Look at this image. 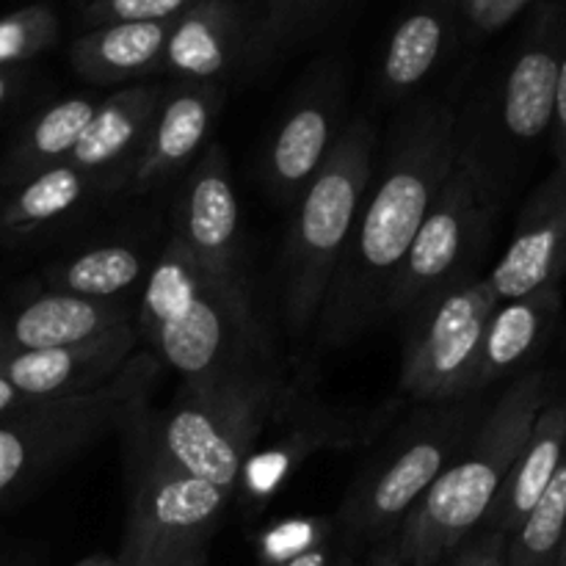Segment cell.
<instances>
[{
	"label": "cell",
	"instance_id": "16",
	"mask_svg": "<svg viewBox=\"0 0 566 566\" xmlns=\"http://www.w3.org/2000/svg\"><path fill=\"white\" fill-rule=\"evenodd\" d=\"M566 274V169L553 171L520 210L506 252L486 274L501 302L558 285Z\"/></svg>",
	"mask_w": 566,
	"mask_h": 566
},
{
	"label": "cell",
	"instance_id": "17",
	"mask_svg": "<svg viewBox=\"0 0 566 566\" xmlns=\"http://www.w3.org/2000/svg\"><path fill=\"white\" fill-rule=\"evenodd\" d=\"M136 343V326L130 324L70 348L14 352L0 346V376L31 401L83 396L108 385L133 359Z\"/></svg>",
	"mask_w": 566,
	"mask_h": 566
},
{
	"label": "cell",
	"instance_id": "34",
	"mask_svg": "<svg viewBox=\"0 0 566 566\" xmlns=\"http://www.w3.org/2000/svg\"><path fill=\"white\" fill-rule=\"evenodd\" d=\"M506 542L509 536L497 531H484L479 539L470 542L453 566H506Z\"/></svg>",
	"mask_w": 566,
	"mask_h": 566
},
{
	"label": "cell",
	"instance_id": "41",
	"mask_svg": "<svg viewBox=\"0 0 566 566\" xmlns=\"http://www.w3.org/2000/svg\"><path fill=\"white\" fill-rule=\"evenodd\" d=\"M72 566H116V558L103 556V553H94V556L81 558V562H75Z\"/></svg>",
	"mask_w": 566,
	"mask_h": 566
},
{
	"label": "cell",
	"instance_id": "40",
	"mask_svg": "<svg viewBox=\"0 0 566 566\" xmlns=\"http://www.w3.org/2000/svg\"><path fill=\"white\" fill-rule=\"evenodd\" d=\"M368 566H407V564L396 556V551H379L374 558H370Z\"/></svg>",
	"mask_w": 566,
	"mask_h": 566
},
{
	"label": "cell",
	"instance_id": "37",
	"mask_svg": "<svg viewBox=\"0 0 566 566\" xmlns=\"http://www.w3.org/2000/svg\"><path fill=\"white\" fill-rule=\"evenodd\" d=\"M25 88V70H0V111L14 103L17 94Z\"/></svg>",
	"mask_w": 566,
	"mask_h": 566
},
{
	"label": "cell",
	"instance_id": "27",
	"mask_svg": "<svg viewBox=\"0 0 566 566\" xmlns=\"http://www.w3.org/2000/svg\"><path fill=\"white\" fill-rule=\"evenodd\" d=\"M155 258L130 241H111L86 247L59 260L44 271L48 291L86 298H127L144 285Z\"/></svg>",
	"mask_w": 566,
	"mask_h": 566
},
{
	"label": "cell",
	"instance_id": "1",
	"mask_svg": "<svg viewBox=\"0 0 566 566\" xmlns=\"http://www.w3.org/2000/svg\"><path fill=\"white\" fill-rule=\"evenodd\" d=\"M457 164V111L426 99L398 116L315 324L321 348L357 340L379 318L403 258Z\"/></svg>",
	"mask_w": 566,
	"mask_h": 566
},
{
	"label": "cell",
	"instance_id": "32",
	"mask_svg": "<svg viewBox=\"0 0 566 566\" xmlns=\"http://www.w3.org/2000/svg\"><path fill=\"white\" fill-rule=\"evenodd\" d=\"M337 536L332 517H293L271 525L258 539V564H276Z\"/></svg>",
	"mask_w": 566,
	"mask_h": 566
},
{
	"label": "cell",
	"instance_id": "24",
	"mask_svg": "<svg viewBox=\"0 0 566 566\" xmlns=\"http://www.w3.org/2000/svg\"><path fill=\"white\" fill-rule=\"evenodd\" d=\"M566 457V398H547L536 423L503 484L501 495L492 503L484 525L486 531H497L512 536L520 528L531 509L536 506L553 475L558 473Z\"/></svg>",
	"mask_w": 566,
	"mask_h": 566
},
{
	"label": "cell",
	"instance_id": "42",
	"mask_svg": "<svg viewBox=\"0 0 566 566\" xmlns=\"http://www.w3.org/2000/svg\"><path fill=\"white\" fill-rule=\"evenodd\" d=\"M440 3H448V6H457L459 11H462V0H440Z\"/></svg>",
	"mask_w": 566,
	"mask_h": 566
},
{
	"label": "cell",
	"instance_id": "4",
	"mask_svg": "<svg viewBox=\"0 0 566 566\" xmlns=\"http://www.w3.org/2000/svg\"><path fill=\"white\" fill-rule=\"evenodd\" d=\"M376 160V133L365 116L348 119L326 164L293 205L280 260V310L293 337H307L324 310L346 252Z\"/></svg>",
	"mask_w": 566,
	"mask_h": 566
},
{
	"label": "cell",
	"instance_id": "28",
	"mask_svg": "<svg viewBox=\"0 0 566 566\" xmlns=\"http://www.w3.org/2000/svg\"><path fill=\"white\" fill-rule=\"evenodd\" d=\"M337 0H263L254 9L241 70L247 75L269 70L324 22Z\"/></svg>",
	"mask_w": 566,
	"mask_h": 566
},
{
	"label": "cell",
	"instance_id": "2",
	"mask_svg": "<svg viewBox=\"0 0 566 566\" xmlns=\"http://www.w3.org/2000/svg\"><path fill=\"white\" fill-rule=\"evenodd\" d=\"M133 326L180 385L276 374L247 285L210 276L171 238L155 254Z\"/></svg>",
	"mask_w": 566,
	"mask_h": 566
},
{
	"label": "cell",
	"instance_id": "39",
	"mask_svg": "<svg viewBox=\"0 0 566 566\" xmlns=\"http://www.w3.org/2000/svg\"><path fill=\"white\" fill-rule=\"evenodd\" d=\"M166 566H208V551L186 553V556L175 558V562H169Z\"/></svg>",
	"mask_w": 566,
	"mask_h": 566
},
{
	"label": "cell",
	"instance_id": "6",
	"mask_svg": "<svg viewBox=\"0 0 566 566\" xmlns=\"http://www.w3.org/2000/svg\"><path fill=\"white\" fill-rule=\"evenodd\" d=\"M160 363L136 352L130 363L92 392L33 401L0 418V503L42 484L77 453L88 451L149 403Z\"/></svg>",
	"mask_w": 566,
	"mask_h": 566
},
{
	"label": "cell",
	"instance_id": "31",
	"mask_svg": "<svg viewBox=\"0 0 566 566\" xmlns=\"http://www.w3.org/2000/svg\"><path fill=\"white\" fill-rule=\"evenodd\" d=\"M199 0H86L77 20L86 28L125 25V22H175Z\"/></svg>",
	"mask_w": 566,
	"mask_h": 566
},
{
	"label": "cell",
	"instance_id": "36",
	"mask_svg": "<svg viewBox=\"0 0 566 566\" xmlns=\"http://www.w3.org/2000/svg\"><path fill=\"white\" fill-rule=\"evenodd\" d=\"M258 566H346L337 558L335 551V539L329 542H321V545L310 547V551L298 553V556L285 558V562H276V564H258Z\"/></svg>",
	"mask_w": 566,
	"mask_h": 566
},
{
	"label": "cell",
	"instance_id": "35",
	"mask_svg": "<svg viewBox=\"0 0 566 566\" xmlns=\"http://www.w3.org/2000/svg\"><path fill=\"white\" fill-rule=\"evenodd\" d=\"M553 147L558 155V169H566V53L562 59L556 83V103H553Z\"/></svg>",
	"mask_w": 566,
	"mask_h": 566
},
{
	"label": "cell",
	"instance_id": "43",
	"mask_svg": "<svg viewBox=\"0 0 566 566\" xmlns=\"http://www.w3.org/2000/svg\"><path fill=\"white\" fill-rule=\"evenodd\" d=\"M556 566H566V542H564V551H562V556H558Z\"/></svg>",
	"mask_w": 566,
	"mask_h": 566
},
{
	"label": "cell",
	"instance_id": "38",
	"mask_svg": "<svg viewBox=\"0 0 566 566\" xmlns=\"http://www.w3.org/2000/svg\"><path fill=\"white\" fill-rule=\"evenodd\" d=\"M28 403H33L31 398L22 396V392L17 390L9 379H3V376H0V418H3V415L17 412V409L28 407Z\"/></svg>",
	"mask_w": 566,
	"mask_h": 566
},
{
	"label": "cell",
	"instance_id": "23",
	"mask_svg": "<svg viewBox=\"0 0 566 566\" xmlns=\"http://www.w3.org/2000/svg\"><path fill=\"white\" fill-rule=\"evenodd\" d=\"M459 14L457 6L420 0L396 22L379 66L381 97L403 99L423 86L451 48Z\"/></svg>",
	"mask_w": 566,
	"mask_h": 566
},
{
	"label": "cell",
	"instance_id": "11",
	"mask_svg": "<svg viewBox=\"0 0 566 566\" xmlns=\"http://www.w3.org/2000/svg\"><path fill=\"white\" fill-rule=\"evenodd\" d=\"M398 412L401 401H385L374 409H337L285 390L247 459L235 497L260 509L310 457L379 440L396 423Z\"/></svg>",
	"mask_w": 566,
	"mask_h": 566
},
{
	"label": "cell",
	"instance_id": "15",
	"mask_svg": "<svg viewBox=\"0 0 566 566\" xmlns=\"http://www.w3.org/2000/svg\"><path fill=\"white\" fill-rule=\"evenodd\" d=\"M224 105V88L213 83L175 81L164 86L153 127L147 133L127 193H149L186 175L205 153Z\"/></svg>",
	"mask_w": 566,
	"mask_h": 566
},
{
	"label": "cell",
	"instance_id": "20",
	"mask_svg": "<svg viewBox=\"0 0 566 566\" xmlns=\"http://www.w3.org/2000/svg\"><path fill=\"white\" fill-rule=\"evenodd\" d=\"M160 97L164 86L158 83H133L99 99L70 164L127 191L130 171L147 142Z\"/></svg>",
	"mask_w": 566,
	"mask_h": 566
},
{
	"label": "cell",
	"instance_id": "29",
	"mask_svg": "<svg viewBox=\"0 0 566 566\" xmlns=\"http://www.w3.org/2000/svg\"><path fill=\"white\" fill-rule=\"evenodd\" d=\"M566 542V457L545 495L506 542V566H556Z\"/></svg>",
	"mask_w": 566,
	"mask_h": 566
},
{
	"label": "cell",
	"instance_id": "21",
	"mask_svg": "<svg viewBox=\"0 0 566 566\" xmlns=\"http://www.w3.org/2000/svg\"><path fill=\"white\" fill-rule=\"evenodd\" d=\"M562 315V287L547 285L520 298L497 302L486 321L464 398H475L506 376L520 374L539 354Z\"/></svg>",
	"mask_w": 566,
	"mask_h": 566
},
{
	"label": "cell",
	"instance_id": "18",
	"mask_svg": "<svg viewBox=\"0 0 566 566\" xmlns=\"http://www.w3.org/2000/svg\"><path fill=\"white\" fill-rule=\"evenodd\" d=\"M254 9L243 0H199L169 28L160 72L175 81L221 86L241 70Z\"/></svg>",
	"mask_w": 566,
	"mask_h": 566
},
{
	"label": "cell",
	"instance_id": "5",
	"mask_svg": "<svg viewBox=\"0 0 566 566\" xmlns=\"http://www.w3.org/2000/svg\"><path fill=\"white\" fill-rule=\"evenodd\" d=\"M484 418L479 396L420 403L379 442L337 509V534L352 542H381L398 534L420 497L468 446Z\"/></svg>",
	"mask_w": 566,
	"mask_h": 566
},
{
	"label": "cell",
	"instance_id": "13",
	"mask_svg": "<svg viewBox=\"0 0 566 566\" xmlns=\"http://www.w3.org/2000/svg\"><path fill=\"white\" fill-rule=\"evenodd\" d=\"M348 77L340 61H318L298 83L263 149L260 180L282 205H296L340 138Z\"/></svg>",
	"mask_w": 566,
	"mask_h": 566
},
{
	"label": "cell",
	"instance_id": "22",
	"mask_svg": "<svg viewBox=\"0 0 566 566\" xmlns=\"http://www.w3.org/2000/svg\"><path fill=\"white\" fill-rule=\"evenodd\" d=\"M119 188L75 164H61L14 186L0 205V243H22L55 230L92 208L97 199L114 197Z\"/></svg>",
	"mask_w": 566,
	"mask_h": 566
},
{
	"label": "cell",
	"instance_id": "9",
	"mask_svg": "<svg viewBox=\"0 0 566 566\" xmlns=\"http://www.w3.org/2000/svg\"><path fill=\"white\" fill-rule=\"evenodd\" d=\"M564 53L566 6L542 3L490 108H481V130L457 133V160L473 171L495 202L509 160L551 130Z\"/></svg>",
	"mask_w": 566,
	"mask_h": 566
},
{
	"label": "cell",
	"instance_id": "3",
	"mask_svg": "<svg viewBox=\"0 0 566 566\" xmlns=\"http://www.w3.org/2000/svg\"><path fill=\"white\" fill-rule=\"evenodd\" d=\"M547 398L551 376L534 368L520 374L506 392L484 409L468 446L403 520L396 545V556L403 564L434 566L484 525Z\"/></svg>",
	"mask_w": 566,
	"mask_h": 566
},
{
	"label": "cell",
	"instance_id": "30",
	"mask_svg": "<svg viewBox=\"0 0 566 566\" xmlns=\"http://www.w3.org/2000/svg\"><path fill=\"white\" fill-rule=\"evenodd\" d=\"M61 22L50 6L33 3L0 17V70H20L59 42Z\"/></svg>",
	"mask_w": 566,
	"mask_h": 566
},
{
	"label": "cell",
	"instance_id": "25",
	"mask_svg": "<svg viewBox=\"0 0 566 566\" xmlns=\"http://www.w3.org/2000/svg\"><path fill=\"white\" fill-rule=\"evenodd\" d=\"M171 22H125L88 28L72 42V70L94 86L130 83L160 72Z\"/></svg>",
	"mask_w": 566,
	"mask_h": 566
},
{
	"label": "cell",
	"instance_id": "12",
	"mask_svg": "<svg viewBox=\"0 0 566 566\" xmlns=\"http://www.w3.org/2000/svg\"><path fill=\"white\" fill-rule=\"evenodd\" d=\"M501 298L486 276H473L407 321L401 392L415 403L462 401L486 321Z\"/></svg>",
	"mask_w": 566,
	"mask_h": 566
},
{
	"label": "cell",
	"instance_id": "26",
	"mask_svg": "<svg viewBox=\"0 0 566 566\" xmlns=\"http://www.w3.org/2000/svg\"><path fill=\"white\" fill-rule=\"evenodd\" d=\"M94 108H97V99H92L88 94H72V97L55 99L48 108L39 111L6 153L3 164H0V182L14 188L53 166L66 164L81 142Z\"/></svg>",
	"mask_w": 566,
	"mask_h": 566
},
{
	"label": "cell",
	"instance_id": "45",
	"mask_svg": "<svg viewBox=\"0 0 566 566\" xmlns=\"http://www.w3.org/2000/svg\"><path fill=\"white\" fill-rule=\"evenodd\" d=\"M243 3H249V0H243Z\"/></svg>",
	"mask_w": 566,
	"mask_h": 566
},
{
	"label": "cell",
	"instance_id": "33",
	"mask_svg": "<svg viewBox=\"0 0 566 566\" xmlns=\"http://www.w3.org/2000/svg\"><path fill=\"white\" fill-rule=\"evenodd\" d=\"M531 0H462V14L468 17L475 31L490 33L506 25Z\"/></svg>",
	"mask_w": 566,
	"mask_h": 566
},
{
	"label": "cell",
	"instance_id": "10",
	"mask_svg": "<svg viewBox=\"0 0 566 566\" xmlns=\"http://www.w3.org/2000/svg\"><path fill=\"white\" fill-rule=\"evenodd\" d=\"M495 205L473 171L457 160L403 258L385 315L415 318L437 296L479 276L475 263L490 243Z\"/></svg>",
	"mask_w": 566,
	"mask_h": 566
},
{
	"label": "cell",
	"instance_id": "14",
	"mask_svg": "<svg viewBox=\"0 0 566 566\" xmlns=\"http://www.w3.org/2000/svg\"><path fill=\"white\" fill-rule=\"evenodd\" d=\"M169 238L210 276L247 285L241 260V202L232 186L230 160L219 142H210L182 175Z\"/></svg>",
	"mask_w": 566,
	"mask_h": 566
},
{
	"label": "cell",
	"instance_id": "44",
	"mask_svg": "<svg viewBox=\"0 0 566 566\" xmlns=\"http://www.w3.org/2000/svg\"><path fill=\"white\" fill-rule=\"evenodd\" d=\"M545 3H566V0H545Z\"/></svg>",
	"mask_w": 566,
	"mask_h": 566
},
{
	"label": "cell",
	"instance_id": "8",
	"mask_svg": "<svg viewBox=\"0 0 566 566\" xmlns=\"http://www.w3.org/2000/svg\"><path fill=\"white\" fill-rule=\"evenodd\" d=\"M149 407V403H147ZM138 409L122 426L127 514L116 566H166L193 551H208L210 536L235 497L171 464L153 442Z\"/></svg>",
	"mask_w": 566,
	"mask_h": 566
},
{
	"label": "cell",
	"instance_id": "7",
	"mask_svg": "<svg viewBox=\"0 0 566 566\" xmlns=\"http://www.w3.org/2000/svg\"><path fill=\"white\" fill-rule=\"evenodd\" d=\"M285 390L280 374L180 385L169 407H147L144 420L171 464L235 497L247 459Z\"/></svg>",
	"mask_w": 566,
	"mask_h": 566
},
{
	"label": "cell",
	"instance_id": "19",
	"mask_svg": "<svg viewBox=\"0 0 566 566\" xmlns=\"http://www.w3.org/2000/svg\"><path fill=\"white\" fill-rule=\"evenodd\" d=\"M136 307L127 298H86L44 291L0 321V346L14 352L70 348L130 326Z\"/></svg>",
	"mask_w": 566,
	"mask_h": 566
}]
</instances>
